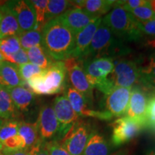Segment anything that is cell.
I'll list each match as a JSON object with an SVG mask.
<instances>
[{
	"instance_id": "cell-50",
	"label": "cell",
	"mask_w": 155,
	"mask_h": 155,
	"mask_svg": "<svg viewBox=\"0 0 155 155\" xmlns=\"http://www.w3.org/2000/svg\"><path fill=\"white\" fill-rule=\"evenodd\" d=\"M0 155H4V154H3V153H2V151H0Z\"/></svg>"
},
{
	"instance_id": "cell-6",
	"label": "cell",
	"mask_w": 155,
	"mask_h": 155,
	"mask_svg": "<svg viewBox=\"0 0 155 155\" xmlns=\"http://www.w3.org/2000/svg\"><path fill=\"white\" fill-rule=\"evenodd\" d=\"M93 131L89 124L77 121L71 126L60 143L71 155H83Z\"/></svg>"
},
{
	"instance_id": "cell-18",
	"label": "cell",
	"mask_w": 155,
	"mask_h": 155,
	"mask_svg": "<svg viewBox=\"0 0 155 155\" xmlns=\"http://www.w3.org/2000/svg\"><path fill=\"white\" fill-rule=\"evenodd\" d=\"M1 20H0V34L1 39L12 36H18L21 32L16 17L9 7L7 2L0 6ZM0 39V40H1Z\"/></svg>"
},
{
	"instance_id": "cell-9",
	"label": "cell",
	"mask_w": 155,
	"mask_h": 155,
	"mask_svg": "<svg viewBox=\"0 0 155 155\" xmlns=\"http://www.w3.org/2000/svg\"><path fill=\"white\" fill-rule=\"evenodd\" d=\"M109 78L115 87L131 88L141 78L137 62L131 60H121L117 62Z\"/></svg>"
},
{
	"instance_id": "cell-25",
	"label": "cell",
	"mask_w": 155,
	"mask_h": 155,
	"mask_svg": "<svg viewBox=\"0 0 155 155\" xmlns=\"http://www.w3.org/2000/svg\"><path fill=\"white\" fill-rule=\"evenodd\" d=\"M115 2L110 0H85L82 9L92 16L101 17L114 7Z\"/></svg>"
},
{
	"instance_id": "cell-46",
	"label": "cell",
	"mask_w": 155,
	"mask_h": 155,
	"mask_svg": "<svg viewBox=\"0 0 155 155\" xmlns=\"http://www.w3.org/2000/svg\"><path fill=\"white\" fill-rule=\"evenodd\" d=\"M0 61H5V60H4V58H3V55H2L1 53H0Z\"/></svg>"
},
{
	"instance_id": "cell-38",
	"label": "cell",
	"mask_w": 155,
	"mask_h": 155,
	"mask_svg": "<svg viewBox=\"0 0 155 155\" xmlns=\"http://www.w3.org/2000/svg\"><path fill=\"white\" fill-rule=\"evenodd\" d=\"M139 22V28L143 34L155 36V19L145 22Z\"/></svg>"
},
{
	"instance_id": "cell-16",
	"label": "cell",
	"mask_w": 155,
	"mask_h": 155,
	"mask_svg": "<svg viewBox=\"0 0 155 155\" xmlns=\"http://www.w3.org/2000/svg\"><path fill=\"white\" fill-rule=\"evenodd\" d=\"M58 17L70 30L72 31L75 35L90 23L100 18L92 16L83 9L77 8L70 9Z\"/></svg>"
},
{
	"instance_id": "cell-32",
	"label": "cell",
	"mask_w": 155,
	"mask_h": 155,
	"mask_svg": "<svg viewBox=\"0 0 155 155\" xmlns=\"http://www.w3.org/2000/svg\"><path fill=\"white\" fill-rule=\"evenodd\" d=\"M128 12H129L134 17V18L139 22H145V21L155 19V13L151 8L150 1L145 5Z\"/></svg>"
},
{
	"instance_id": "cell-12",
	"label": "cell",
	"mask_w": 155,
	"mask_h": 155,
	"mask_svg": "<svg viewBox=\"0 0 155 155\" xmlns=\"http://www.w3.org/2000/svg\"><path fill=\"white\" fill-rule=\"evenodd\" d=\"M53 109L60 124L58 135L63 138L71 126L78 120L79 116L73 110L65 95L56 97L54 100Z\"/></svg>"
},
{
	"instance_id": "cell-10",
	"label": "cell",
	"mask_w": 155,
	"mask_h": 155,
	"mask_svg": "<svg viewBox=\"0 0 155 155\" xmlns=\"http://www.w3.org/2000/svg\"><path fill=\"white\" fill-rule=\"evenodd\" d=\"M131 89L114 87L107 95L104 96V111L112 116L122 117L127 114L130 101Z\"/></svg>"
},
{
	"instance_id": "cell-49",
	"label": "cell",
	"mask_w": 155,
	"mask_h": 155,
	"mask_svg": "<svg viewBox=\"0 0 155 155\" xmlns=\"http://www.w3.org/2000/svg\"><path fill=\"white\" fill-rule=\"evenodd\" d=\"M0 20H1V9H0ZM0 39H1V34H0Z\"/></svg>"
},
{
	"instance_id": "cell-1",
	"label": "cell",
	"mask_w": 155,
	"mask_h": 155,
	"mask_svg": "<svg viewBox=\"0 0 155 155\" xmlns=\"http://www.w3.org/2000/svg\"><path fill=\"white\" fill-rule=\"evenodd\" d=\"M75 35L58 17L45 24L42 29V46L55 61L71 58L75 46Z\"/></svg>"
},
{
	"instance_id": "cell-26",
	"label": "cell",
	"mask_w": 155,
	"mask_h": 155,
	"mask_svg": "<svg viewBox=\"0 0 155 155\" xmlns=\"http://www.w3.org/2000/svg\"><path fill=\"white\" fill-rule=\"evenodd\" d=\"M72 8L71 1L66 0H48L45 15V23L61 16L67 10Z\"/></svg>"
},
{
	"instance_id": "cell-3",
	"label": "cell",
	"mask_w": 155,
	"mask_h": 155,
	"mask_svg": "<svg viewBox=\"0 0 155 155\" xmlns=\"http://www.w3.org/2000/svg\"><path fill=\"white\" fill-rule=\"evenodd\" d=\"M102 22L121 41H139L143 36L138 20L121 6H114V9L102 19Z\"/></svg>"
},
{
	"instance_id": "cell-42",
	"label": "cell",
	"mask_w": 155,
	"mask_h": 155,
	"mask_svg": "<svg viewBox=\"0 0 155 155\" xmlns=\"http://www.w3.org/2000/svg\"><path fill=\"white\" fill-rule=\"evenodd\" d=\"M144 86H146L147 88H153L154 90H155V81H150V82L145 83V84H144Z\"/></svg>"
},
{
	"instance_id": "cell-43",
	"label": "cell",
	"mask_w": 155,
	"mask_h": 155,
	"mask_svg": "<svg viewBox=\"0 0 155 155\" xmlns=\"http://www.w3.org/2000/svg\"><path fill=\"white\" fill-rule=\"evenodd\" d=\"M111 155H128V152H126V151H119V152Z\"/></svg>"
},
{
	"instance_id": "cell-36",
	"label": "cell",
	"mask_w": 155,
	"mask_h": 155,
	"mask_svg": "<svg viewBox=\"0 0 155 155\" xmlns=\"http://www.w3.org/2000/svg\"><path fill=\"white\" fill-rule=\"evenodd\" d=\"M5 61H7L9 63L15 64L18 66V65H22L29 63V59L28 57L26 50H23L21 48L18 52L12 55L3 56Z\"/></svg>"
},
{
	"instance_id": "cell-8",
	"label": "cell",
	"mask_w": 155,
	"mask_h": 155,
	"mask_svg": "<svg viewBox=\"0 0 155 155\" xmlns=\"http://www.w3.org/2000/svg\"><path fill=\"white\" fill-rule=\"evenodd\" d=\"M111 143L114 147H120L131 141L138 136L145 127L136 120L122 116L111 124Z\"/></svg>"
},
{
	"instance_id": "cell-20",
	"label": "cell",
	"mask_w": 155,
	"mask_h": 155,
	"mask_svg": "<svg viewBox=\"0 0 155 155\" xmlns=\"http://www.w3.org/2000/svg\"><path fill=\"white\" fill-rule=\"evenodd\" d=\"M10 96L18 111L27 112L35 101L34 94L25 86L7 88Z\"/></svg>"
},
{
	"instance_id": "cell-7",
	"label": "cell",
	"mask_w": 155,
	"mask_h": 155,
	"mask_svg": "<svg viewBox=\"0 0 155 155\" xmlns=\"http://www.w3.org/2000/svg\"><path fill=\"white\" fill-rule=\"evenodd\" d=\"M64 64L73 88L80 93L86 100L89 106L93 107V88L87 79L83 67L81 66L82 65L81 62L74 58H70L64 61Z\"/></svg>"
},
{
	"instance_id": "cell-14",
	"label": "cell",
	"mask_w": 155,
	"mask_h": 155,
	"mask_svg": "<svg viewBox=\"0 0 155 155\" xmlns=\"http://www.w3.org/2000/svg\"><path fill=\"white\" fill-rule=\"evenodd\" d=\"M65 96L68 99L73 110L79 116H88L105 121L111 120L113 118V116L107 111L92 109V107L89 106L84 97L72 87L68 88Z\"/></svg>"
},
{
	"instance_id": "cell-39",
	"label": "cell",
	"mask_w": 155,
	"mask_h": 155,
	"mask_svg": "<svg viewBox=\"0 0 155 155\" xmlns=\"http://www.w3.org/2000/svg\"><path fill=\"white\" fill-rule=\"evenodd\" d=\"M30 155H49L45 147V141H41L40 143L30 149Z\"/></svg>"
},
{
	"instance_id": "cell-33",
	"label": "cell",
	"mask_w": 155,
	"mask_h": 155,
	"mask_svg": "<svg viewBox=\"0 0 155 155\" xmlns=\"http://www.w3.org/2000/svg\"><path fill=\"white\" fill-rule=\"evenodd\" d=\"M18 71L21 78L26 83V81L30 79L32 77L42 73L44 70L34 64L28 63L18 65Z\"/></svg>"
},
{
	"instance_id": "cell-51",
	"label": "cell",
	"mask_w": 155,
	"mask_h": 155,
	"mask_svg": "<svg viewBox=\"0 0 155 155\" xmlns=\"http://www.w3.org/2000/svg\"><path fill=\"white\" fill-rule=\"evenodd\" d=\"M1 62H2V61H0V64H1Z\"/></svg>"
},
{
	"instance_id": "cell-17",
	"label": "cell",
	"mask_w": 155,
	"mask_h": 155,
	"mask_svg": "<svg viewBox=\"0 0 155 155\" xmlns=\"http://www.w3.org/2000/svg\"><path fill=\"white\" fill-rule=\"evenodd\" d=\"M101 22V17L97 19L94 22L87 25L86 28L75 35V46L71 58H74L78 61L81 60Z\"/></svg>"
},
{
	"instance_id": "cell-28",
	"label": "cell",
	"mask_w": 155,
	"mask_h": 155,
	"mask_svg": "<svg viewBox=\"0 0 155 155\" xmlns=\"http://www.w3.org/2000/svg\"><path fill=\"white\" fill-rule=\"evenodd\" d=\"M21 48L28 50L35 46L42 45V31L32 30L22 32L18 35Z\"/></svg>"
},
{
	"instance_id": "cell-11",
	"label": "cell",
	"mask_w": 155,
	"mask_h": 155,
	"mask_svg": "<svg viewBox=\"0 0 155 155\" xmlns=\"http://www.w3.org/2000/svg\"><path fill=\"white\" fill-rule=\"evenodd\" d=\"M40 139L46 141L59 134L60 124L56 117L53 107L50 104L42 106L36 122Z\"/></svg>"
},
{
	"instance_id": "cell-19",
	"label": "cell",
	"mask_w": 155,
	"mask_h": 155,
	"mask_svg": "<svg viewBox=\"0 0 155 155\" xmlns=\"http://www.w3.org/2000/svg\"><path fill=\"white\" fill-rule=\"evenodd\" d=\"M25 82L19 75L18 66L7 61L0 64V85L7 88L24 86Z\"/></svg>"
},
{
	"instance_id": "cell-22",
	"label": "cell",
	"mask_w": 155,
	"mask_h": 155,
	"mask_svg": "<svg viewBox=\"0 0 155 155\" xmlns=\"http://www.w3.org/2000/svg\"><path fill=\"white\" fill-rule=\"evenodd\" d=\"M18 111L15 107L7 87L0 85V119H16Z\"/></svg>"
},
{
	"instance_id": "cell-21",
	"label": "cell",
	"mask_w": 155,
	"mask_h": 155,
	"mask_svg": "<svg viewBox=\"0 0 155 155\" xmlns=\"http://www.w3.org/2000/svg\"><path fill=\"white\" fill-rule=\"evenodd\" d=\"M111 146L104 136L93 131L83 155H110Z\"/></svg>"
},
{
	"instance_id": "cell-45",
	"label": "cell",
	"mask_w": 155,
	"mask_h": 155,
	"mask_svg": "<svg viewBox=\"0 0 155 155\" xmlns=\"http://www.w3.org/2000/svg\"><path fill=\"white\" fill-rule=\"evenodd\" d=\"M147 155H155V148L153 149L152 150H150V152L147 153Z\"/></svg>"
},
{
	"instance_id": "cell-40",
	"label": "cell",
	"mask_w": 155,
	"mask_h": 155,
	"mask_svg": "<svg viewBox=\"0 0 155 155\" xmlns=\"http://www.w3.org/2000/svg\"><path fill=\"white\" fill-rule=\"evenodd\" d=\"M2 152L4 155H30V149H23L16 151H9L3 149Z\"/></svg>"
},
{
	"instance_id": "cell-24",
	"label": "cell",
	"mask_w": 155,
	"mask_h": 155,
	"mask_svg": "<svg viewBox=\"0 0 155 155\" xmlns=\"http://www.w3.org/2000/svg\"><path fill=\"white\" fill-rule=\"evenodd\" d=\"M27 54L29 61L42 70L48 69L55 62H53V59L48 55L42 45L35 46L27 50Z\"/></svg>"
},
{
	"instance_id": "cell-48",
	"label": "cell",
	"mask_w": 155,
	"mask_h": 155,
	"mask_svg": "<svg viewBox=\"0 0 155 155\" xmlns=\"http://www.w3.org/2000/svg\"><path fill=\"white\" fill-rule=\"evenodd\" d=\"M5 2H2V1H0V6L3 5L4 4H5Z\"/></svg>"
},
{
	"instance_id": "cell-30",
	"label": "cell",
	"mask_w": 155,
	"mask_h": 155,
	"mask_svg": "<svg viewBox=\"0 0 155 155\" xmlns=\"http://www.w3.org/2000/svg\"><path fill=\"white\" fill-rule=\"evenodd\" d=\"M19 121L17 119L3 120L0 125V141L3 143L6 139L18 134Z\"/></svg>"
},
{
	"instance_id": "cell-27",
	"label": "cell",
	"mask_w": 155,
	"mask_h": 155,
	"mask_svg": "<svg viewBox=\"0 0 155 155\" xmlns=\"http://www.w3.org/2000/svg\"><path fill=\"white\" fill-rule=\"evenodd\" d=\"M141 78L139 82L145 83L155 81V52L147 58L146 61H142L138 65Z\"/></svg>"
},
{
	"instance_id": "cell-35",
	"label": "cell",
	"mask_w": 155,
	"mask_h": 155,
	"mask_svg": "<svg viewBox=\"0 0 155 155\" xmlns=\"http://www.w3.org/2000/svg\"><path fill=\"white\" fill-rule=\"evenodd\" d=\"M4 150L9 151H16L26 149L25 141L19 134L6 139L2 143Z\"/></svg>"
},
{
	"instance_id": "cell-47",
	"label": "cell",
	"mask_w": 155,
	"mask_h": 155,
	"mask_svg": "<svg viewBox=\"0 0 155 155\" xmlns=\"http://www.w3.org/2000/svg\"><path fill=\"white\" fill-rule=\"evenodd\" d=\"M3 148H4V147H3V144H2V143L1 142V141H0V151H2Z\"/></svg>"
},
{
	"instance_id": "cell-44",
	"label": "cell",
	"mask_w": 155,
	"mask_h": 155,
	"mask_svg": "<svg viewBox=\"0 0 155 155\" xmlns=\"http://www.w3.org/2000/svg\"><path fill=\"white\" fill-rule=\"evenodd\" d=\"M150 2L151 8H152L153 12L155 13V0H154V1H150Z\"/></svg>"
},
{
	"instance_id": "cell-29",
	"label": "cell",
	"mask_w": 155,
	"mask_h": 155,
	"mask_svg": "<svg viewBox=\"0 0 155 155\" xmlns=\"http://www.w3.org/2000/svg\"><path fill=\"white\" fill-rule=\"evenodd\" d=\"M33 7L36 17L35 30H41L45 24V15L48 0H32L30 1Z\"/></svg>"
},
{
	"instance_id": "cell-34",
	"label": "cell",
	"mask_w": 155,
	"mask_h": 155,
	"mask_svg": "<svg viewBox=\"0 0 155 155\" xmlns=\"http://www.w3.org/2000/svg\"><path fill=\"white\" fill-rule=\"evenodd\" d=\"M146 128L155 132V94L150 97L146 110Z\"/></svg>"
},
{
	"instance_id": "cell-13",
	"label": "cell",
	"mask_w": 155,
	"mask_h": 155,
	"mask_svg": "<svg viewBox=\"0 0 155 155\" xmlns=\"http://www.w3.org/2000/svg\"><path fill=\"white\" fill-rule=\"evenodd\" d=\"M149 98L145 89L135 86L131 89L130 101L126 116L136 120L146 128V110Z\"/></svg>"
},
{
	"instance_id": "cell-4",
	"label": "cell",
	"mask_w": 155,
	"mask_h": 155,
	"mask_svg": "<svg viewBox=\"0 0 155 155\" xmlns=\"http://www.w3.org/2000/svg\"><path fill=\"white\" fill-rule=\"evenodd\" d=\"M67 70L63 61H55L42 73L26 81L34 94L53 95L64 89Z\"/></svg>"
},
{
	"instance_id": "cell-37",
	"label": "cell",
	"mask_w": 155,
	"mask_h": 155,
	"mask_svg": "<svg viewBox=\"0 0 155 155\" xmlns=\"http://www.w3.org/2000/svg\"><path fill=\"white\" fill-rule=\"evenodd\" d=\"M45 147L49 155H71L57 140L45 141Z\"/></svg>"
},
{
	"instance_id": "cell-15",
	"label": "cell",
	"mask_w": 155,
	"mask_h": 155,
	"mask_svg": "<svg viewBox=\"0 0 155 155\" xmlns=\"http://www.w3.org/2000/svg\"><path fill=\"white\" fill-rule=\"evenodd\" d=\"M7 2L16 17L21 32L35 30V13L30 1L19 0Z\"/></svg>"
},
{
	"instance_id": "cell-23",
	"label": "cell",
	"mask_w": 155,
	"mask_h": 155,
	"mask_svg": "<svg viewBox=\"0 0 155 155\" xmlns=\"http://www.w3.org/2000/svg\"><path fill=\"white\" fill-rule=\"evenodd\" d=\"M18 134L25 141L26 149H31L42 141L39 135L37 124L19 121Z\"/></svg>"
},
{
	"instance_id": "cell-31",
	"label": "cell",
	"mask_w": 155,
	"mask_h": 155,
	"mask_svg": "<svg viewBox=\"0 0 155 155\" xmlns=\"http://www.w3.org/2000/svg\"><path fill=\"white\" fill-rule=\"evenodd\" d=\"M20 49L18 36H12L0 40V53L3 56L12 55Z\"/></svg>"
},
{
	"instance_id": "cell-2",
	"label": "cell",
	"mask_w": 155,
	"mask_h": 155,
	"mask_svg": "<svg viewBox=\"0 0 155 155\" xmlns=\"http://www.w3.org/2000/svg\"><path fill=\"white\" fill-rule=\"evenodd\" d=\"M129 49L123 41L114 35L110 29L101 22L94 34L81 62L98 58H111L129 53Z\"/></svg>"
},
{
	"instance_id": "cell-5",
	"label": "cell",
	"mask_w": 155,
	"mask_h": 155,
	"mask_svg": "<svg viewBox=\"0 0 155 155\" xmlns=\"http://www.w3.org/2000/svg\"><path fill=\"white\" fill-rule=\"evenodd\" d=\"M114 66L113 58L104 57L83 61L82 67L92 88H97L105 96L115 87L108 78Z\"/></svg>"
},
{
	"instance_id": "cell-41",
	"label": "cell",
	"mask_w": 155,
	"mask_h": 155,
	"mask_svg": "<svg viewBox=\"0 0 155 155\" xmlns=\"http://www.w3.org/2000/svg\"><path fill=\"white\" fill-rule=\"evenodd\" d=\"M144 46L151 49L155 50V36L152 37L151 38L147 39L144 42Z\"/></svg>"
}]
</instances>
